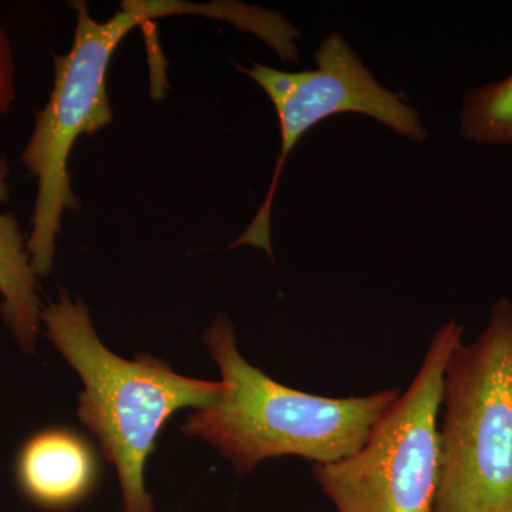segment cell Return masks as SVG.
<instances>
[{
    "label": "cell",
    "instance_id": "cell-10",
    "mask_svg": "<svg viewBox=\"0 0 512 512\" xmlns=\"http://www.w3.org/2000/svg\"><path fill=\"white\" fill-rule=\"evenodd\" d=\"M16 99V66L8 33L0 26V119Z\"/></svg>",
    "mask_w": 512,
    "mask_h": 512
},
{
    "label": "cell",
    "instance_id": "cell-5",
    "mask_svg": "<svg viewBox=\"0 0 512 512\" xmlns=\"http://www.w3.org/2000/svg\"><path fill=\"white\" fill-rule=\"evenodd\" d=\"M463 333L456 320L436 330L419 372L365 446L342 460L313 464L316 483L338 512H433L444 373Z\"/></svg>",
    "mask_w": 512,
    "mask_h": 512
},
{
    "label": "cell",
    "instance_id": "cell-1",
    "mask_svg": "<svg viewBox=\"0 0 512 512\" xmlns=\"http://www.w3.org/2000/svg\"><path fill=\"white\" fill-rule=\"evenodd\" d=\"M202 340L220 369L222 389L211 406L188 416L183 431L211 444L239 477L268 458L326 464L352 456L400 396L389 389L333 399L275 382L241 355L234 323L225 315Z\"/></svg>",
    "mask_w": 512,
    "mask_h": 512
},
{
    "label": "cell",
    "instance_id": "cell-8",
    "mask_svg": "<svg viewBox=\"0 0 512 512\" xmlns=\"http://www.w3.org/2000/svg\"><path fill=\"white\" fill-rule=\"evenodd\" d=\"M9 175L10 165L2 156L0 204L9 198ZM37 278L18 218L13 212H0V312L19 348L29 355L35 353L42 323Z\"/></svg>",
    "mask_w": 512,
    "mask_h": 512
},
{
    "label": "cell",
    "instance_id": "cell-4",
    "mask_svg": "<svg viewBox=\"0 0 512 512\" xmlns=\"http://www.w3.org/2000/svg\"><path fill=\"white\" fill-rule=\"evenodd\" d=\"M433 512H512V302L448 357Z\"/></svg>",
    "mask_w": 512,
    "mask_h": 512
},
{
    "label": "cell",
    "instance_id": "cell-6",
    "mask_svg": "<svg viewBox=\"0 0 512 512\" xmlns=\"http://www.w3.org/2000/svg\"><path fill=\"white\" fill-rule=\"evenodd\" d=\"M315 60L316 69L302 72H284L255 62L249 67L238 66L259 84L275 106L281 127V153L264 204L232 247L249 245L274 255L271 211L279 178L303 134L323 120L340 113L366 114L416 143L427 138L416 109L377 82L345 37L336 32L326 36Z\"/></svg>",
    "mask_w": 512,
    "mask_h": 512
},
{
    "label": "cell",
    "instance_id": "cell-2",
    "mask_svg": "<svg viewBox=\"0 0 512 512\" xmlns=\"http://www.w3.org/2000/svg\"><path fill=\"white\" fill-rule=\"evenodd\" d=\"M42 322L47 338L83 380L77 416L117 468L123 512H154L144 468L158 434L178 410L211 406L221 382L178 375L148 353L134 360L114 355L97 336L86 303L64 289L43 308Z\"/></svg>",
    "mask_w": 512,
    "mask_h": 512
},
{
    "label": "cell",
    "instance_id": "cell-3",
    "mask_svg": "<svg viewBox=\"0 0 512 512\" xmlns=\"http://www.w3.org/2000/svg\"><path fill=\"white\" fill-rule=\"evenodd\" d=\"M76 12L72 49L53 53L55 80L49 101L35 113V127L22 153V163L37 180L32 231L26 245L37 276L52 272L56 241L64 211H79L73 192L69 158L83 134H93L113 121L107 70L117 46L137 26L156 18L202 13V5L175 0H126L110 19L99 22L83 0L70 2Z\"/></svg>",
    "mask_w": 512,
    "mask_h": 512
},
{
    "label": "cell",
    "instance_id": "cell-7",
    "mask_svg": "<svg viewBox=\"0 0 512 512\" xmlns=\"http://www.w3.org/2000/svg\"><path fill=\"white\" fill-rule=\"evenodd\" d=\"M16 471L20 488L33 503L63 508L90 493L97 464L92 447L76 431L50 427L26 441Z\"/></svg>",
    "mask_w": 512,
    "mask_h": 512
},
{
    "label": "cell",
    "instance_id": "cell-9",
    "mask_svg": "<svg viewBox=\"0 0 512 512\" xmlns=\"http://www.w3.org/2000/svg\"><path fill=\"white\" fill-rule=\"evenodd\" d=\"M460 126L463 137L473 143L512 147V73L464 97Z\"/></svg>",
    "mask_w": 512,
    "mask_h": 512
}]
</instances>
